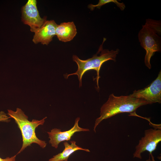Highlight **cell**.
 Instances as JSON below:
<instances>
[{"label": "cell", "mask_w": 161, "mask_h": 161, "mask_svg": "<svg viewBox=\"0 0 161 161\" xmlns=\"http://www.w3.org/2000/svg\"><path fill=\"white\" fill-rule=\"evenodd\" d=\"M148 103L146 101L129 95L117 96L113 94L109 95L108 100L100 109V116L95 120L93 130L103 120L123 113L133 114L140 107Z\"/></svg>", "instance_id": "obj_1"}, {"label": "cell", "mask_w": 161, "mask_h": 161, "mask_svg": "<svg viewBox=\"0 0 161 161\" xmlns=\"http://www.w3.org/2000/svg\"><path fill=\"white\" fill-rule=\"evenodd\" d=\"M161 22L160 20L148 18L142 25L138 34L141 46L145 50L144 62L149 69L151 68L150 60L156 52L161 50Z\"/></svg>", "instance_id": "obj_2"}, {"label": "cell", "mask_w": 161, "mask_h": 161, "mask_svg": "<svg viewBox=\"0 0 161 161\" xmlns=\"http://www.w3.org/2000/svg\"><path fill=\"white\" fill-rule=\"evenodd\" d=\"M7 111V115L14 120L20 130L22 135V145L17 154L33 143L37 144L43 148L46 147L47 143L45 141L38 138L35 130L39 126L44 125L47 117L40 120L33 119L32 121H30L28 120V116L19 108H17L15 111L10 109H8Z\"/></svg>", "instance_id": "obj_3"}, {"label": "cell", "mask_w": 161, "mask_h": 161, "mask_svg": "<svg viewBox=\"0 0 161 161\" xmlns=\"http://www.w3.org/2000/svg\"><path fill=\"white\" fill-rule=\"evenodd\" d=\"M99 56L96 54L92 57L86 60H82L80 59L76 55L72 56V59L77 64L78 69L75 73L66 75V78H67L69 76L72 75H77L78 76L79 82V87L82 85V79L84 74L87 71L93 69L97 72L96 83L97 89L100 88L98 81L100 77L99 72L101 66L103 64L108 61L112 60L115 61L117 55L118 54L119 50L117 49L115 50H109L107 49H102Z\"/></svg>", "instance_id": "obj_4"}, {"label": "cell", "mask_w": 161, "mask_h": 161, "mask_svg": "<svg viewBox=\"0 0 161 161\" xmlns=\"http://www.w3.org/2000/svg\"><path fill=\"white\" fill-rule=\"evenodd\" d=\"M161 141V129H150L145 131L144 136L140 140L135 147L134 158L141 159L142 154L145 151L149 154L155 151L158 144Z\"/></svg>", "instance_id": "obj_5"}, {"label": "cell", "mask_w": 161, "mask_h": 161, "mask_svg": "<svg viewBox=\"0 0 161 161\" xmlns=\"http://www.w3.org/2000/svg\"><path fill=\"white\" fill-rule=\"evenodd\" d=\"M130 95L147 101L149 104L161 103V71L156 78L143 89L134 90Z\"/></svg>", "instance_id": "obj_6"}, {"label": "cell", "mask_w": 161, "mask_h": 161, "mask_svg": "<svg viewBox=\"0 0 161 161\" xmlns=\"http://www.w3.org/2000/svg\"><path fill=\"white\" fill-rule=\"evenodd\" d=\"M21 21L30 28L40 27L46 20V18H41L37 7L36 0H29L21 8Z\"/></svg>", "instance_id": "obj_7"}, {"label": "cell", "mask_w": 161, "mask_h": 161, "mask_svg": "<svg viewBox=\"0 0 161 161\" xmlns=\"http://www.w3.org/2000/svg\"><path fill=\"white\" fill-rule=\"evenodd\" d=\"M80 120L79 117L76 118L74 126L69 130L62 131L60 129L54 128L50 131L47 132L49 139V143L51 144L52 147L57 148L61 142L70 140L75 133L89 131L88 129L83 128L79 126L78 122Z\"/></svg>", "instance_id": "obj_8"}, {"label": "cell", "mask_w": 161, "mask_h": 161, "mask_svg": "<svg viewBox=\"0 0 161 161\" xmlns=\"http://www.w3.org/2000/svg\"><path fill=\"white\" fill-rule=\"evenodd\" d=\"M57 25L54 20H46L40 27L30 28L31 31L34 33L33 42L35 44L41 43L43 45H48L56 35Z\"/></svg>", "instance_id": "obj_9"}, {"label": "cell", "mask_w": 161, "mask_h": 161, "mask_svg": "<svg viewBox=\"0 0 161 161\" xmlns=\"http://www.w3.org/2000/svg\"><path fill=\"white\" fill-rule=\"evenodd\" d=\"M55 32L59 40L65 42L72 40L76 36L77 31L74 22L71 21L57 24Z\"/></svg>", "instance_id": "obj_10"}, {"label": "cell", "mask_w": 161, "mask_h": 161, "mask_svg": "<svg viewBox=\"0 0 161 161\" xmlns=\"http://www.w3.org/2000/svg\"><path fill=\"white\" fill-rule=\"evenodd\" d=\"M70 144L67 142L64 141L63 143L64 149L62 152L54 156L48 161H68L69 156L75 151L79 150L90 152L89 149L83 148L77 145L76 142L74 140L70 141Z\"/></svg>", "instance_id": "obj_11"}, {"label": "cell", "mask_w": 161, "mask_h": 161, "mask_svg": "<svg viewBox=\"0 0 161 161\" xmlns=\"http://www.w3.org/2000/svg\"><path fill=\"white\" fill-rule=\"evenodd\" d=\"M110 3L115 4L121 11H123L126 7L125 5L123 2H120L117 0H99L97 4L94 5L90 4L88 5V7L91 10L93 11L95 7L100 9L103 5Z\"/></svg>", "instance_id": "obj_12"}, {"label": "cell", "mask_w": 161, "mask_h": 161, "mask_svg": "<svg viewBox=\"0 0 161 161\" xmlns=\"http://www.w3.org/2000/svg\"><path fill=\"white\" fill-rule=\"evenodd\" d=\"M10 117L3 111L0 112V122H8L10 120Z\"/></svg>", "instance_id": "obj_13"}, {"label": "cell", "mask_w": 161, "mask_h": 161, "mask_svg": "<svg viewBox=\"0 0 161 161\" xmlns=\"http://www.w3.org/2000/svg\"><path fill=\"white\" fill-rule=\"evenodd\" d=\"M146 161H156L152 153L149 154V157Z\"/></svg>", "instance_id": "obj_14"}, {"label": "cell", "mask_w": 161, "mask_h": 161, "mask_svg": "<svg viewBox=\"0 0 161 161\" xmlns=\"http://www.w3.org/2000/svg\"><path fill=\"white\" fill-rule=\"evenodd\" d=\"M16 155H15L11 157H8L7 160L6 161H15Z\"/></svg>", "instance_id": "obj_15"}, {"label": "cell", "mask_w": 161, "mask_h": 161, "mask_svg": "<svg viewBox=\"0 0 161 161\" xmlns=\"http://www.w3.org/2000/svg\"><path fill=\"white\" fill-rule=\"evenodd\" d=\"M8 158V157H7L5 159H2L0 157V161H6L7 160Z\"/></svg>", "instance_id": "obj_16"}]
</instances>
